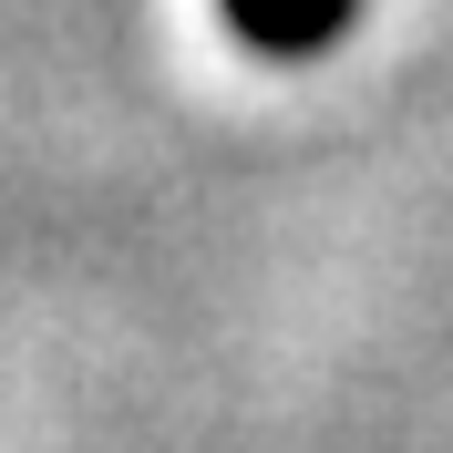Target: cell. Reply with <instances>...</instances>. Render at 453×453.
Returning a JSON list of instances; mask_svg holds the SVG:
<instances>
[{
    "label": "cell",
    "instance_id": "obj_1",
    "mask_svg": "<svg viewBox=\"0 0 453 453\" xmlns=\"http://www.w3.org/2000/svg\"><path fill=\"white\" fill-rule=\"evenodd\" d=\"M217 21L237 31V52H257V62H319V52L350 42L361 0H217Z\"/></svg>",
    "mask_w": 453,
    "mask_h": 453
}]
</instances>
